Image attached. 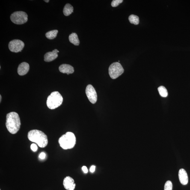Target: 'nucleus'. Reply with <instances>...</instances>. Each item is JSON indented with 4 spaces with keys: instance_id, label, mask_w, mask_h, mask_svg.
Masks as SVG:
<instances>
[{
    "instance_id": "1",
    "label": "nucleus",
    "mask_w": 190,
    "mask_h": 190,
    "mask_svg": "<svg viewBox=\"0 0 190 190\" xmlns=\"http://www.w3.org/2000/svg\"><path fill=\"white\" fill-rule=\"evenodd\" d=\"M21 126L20 118L17 113L13 112L7 114L6 126L11 134H16L20 129Z\"/></svg>"
},
{
    "instance_id": "2",
    "label": "nucleus",
    "mask_w": 190,
    "mask_h": 190,
    "mask_svg": "<svg viewBox=\"0 0 190 190\" xmlns=\"http://www.w3.org/2000/svg\"><path fill=\"white\" fill-rule=\"evenodd\" d=\"M28 139L32 142L35 143L39 147H46L48 144L47 136L41 131L33 130L29 132L28 135Z\"/></svg>"
},
{
    "instance_id": "3",
    "label": "nucleus",
    "mask_w": 190,
    "mask_h": 190,
    "mask_svg": "<svg viewBox=\"0 0 190 190\" xmlns=\"http://www.w3.org/2000/svg\"><path fill=\"white\" fill-rule=\"evenodd\" d=\"M58 142L60 147L64 150L71 149L76 144V137L73 133L67 132L60 137Z\"/></svg>"
},
{
    "instance_id": "4",
    "label": "nucleus",
    "mask_w": 190,
    "mask_h": 190,
    "mask_svg": "<svg viewBox=\"0 0 190 190\" xmlns=\"http://www.w3.org/2000/svg\"><path fill=\"white\" fill-rule=\"evenodd\" d=\"M63 98L62 96L58 91L52 92L48 96L47 105L50 109H55L62 104Z\"/></svg>"
},
{
    "instance_id": "5",
    "label": "nucleus",
    "mask_w": 190,
    "mask_h": 190,
    "mask_svg": "<svg viewBox=\"0 0 190 190\" xmlns=\"http://www.w3.org/2000/svg\"><path fill=\"white\" fill-rule=\"evenodd\" d=\"M28 17V15L25 12L16 11L11 15L10 19L12 22L16 25H22L27 22Z\"/></svg>"
},
{
    "instance_id": "6",
    "label": "nucleus",
    "mask_w": 190,
    "mask_h": 190,
    "mask_svg": "<svg viewBox=\"0 0 190 190\" xmlns=\"http://www.w3.org/2000/svg\"><path fill=\"white\" fill-rule=\"evenodd\" d=\"M110 76L113 79H116L124 72L123 67L119 62L113 63L110 66L108 69Z\"/></svg>"
},
{
    "instance_id": "7",
    "label": "nucleus",
    "mask_w": 190,
    "mask_h": 190,
    "mask_svg": "<svg viewBox=\"0 0 190 190\" xmlns=\"http://www.w3.org/2000/svg\"><path fill=\"white\" fill-rule=\"evenodd\" d=\"M25 45V43L22 41L16 39L10 42L9 44V48L11 52L17 53L21 52Z\"/></svg>"
},
{
    "instance_id": "8",
    "label": "nucleus",
    "mask_w": 190,
    "mask_h": 190,
    "mask_svg": "<svg viewBox=\"0 0 190 190\" xmlns=\"http://www.w3.org/2000/svg\"><path fill=\"white\" fill-rule=\"evenodd\" d=\"M86 93L87 98L92 104L96 103L97 100V95L96 90L92 86L89 84L86 89Z\"/></svg>"
},
{
    "instance_id": "9",
    "label": "nucleus",
    "mask_w": 190,
    "mask_h": 190,
    "mask_svg": "<svg viewBox=\"0 0 190 190\" xmlns=\"http://www.w3.org/2000/svg\"><path fill=\"white\" fill-rule=\"evenodd\" d=\"M63 185L67 190H74L76 186L74 179L69 176H66L63 179Z\"/></svg>"
},
{
    "instance_id": "10",
    "label": "nucleus",
    "mask_w": 190,
    "mask_h": 190,
    "mask_svg": "<svg viewBox=\"0 0 190 190\" xmlns=\"http://www.w3.org/2000/svg\"><path fill=\"white\" fill-rule=\"evenodd\" d=\"M59 52L57 49H54L52 52H47L44 55V60L46 62L53 61L58 56V53Z\"/></svg>"
},
{
    "instance_id": "11",
    "label": "nucleus",
    "mask_w": 190,
    "mask_h": 190,
    "mask_svg": "<svg viewBox=\"0 0 190 190\" xmlns=\"http://www.w3.org/2000/svg\"><path fill=\"white\" fill-rule=\"evenodd\" d=\"M29 68V65L28 63L26 62L21 63L18 68V73L20 76L25 75L28 73Z\"/></svg>"
},
{
    "instance_id": "12",
    "label": "nucleus",
    "mask_w": 190,
    "mask_h": 190,
    "mask_svg": "<svg viewBox=\"0 0 190 190\" xmlns=\"http://www.w3.org/2000/svg\"><path fill=\"white\" fill-rule=\"evenodd\" d=\"M179 181L182 185H185L187 184L188 181V176L184 169H181L179 170Z\"/></svg>"
},
{
    "instance_id": "13",
    "label": "nucleus",
    "mask_w": 190,
    "mask_h": 190,
    "mask_svg": "<svg viewBox=\"0 0 190 190\" xmlns=\"http://www.w3.org/2000/svg\"><path fill=\"white\" fill-rule=\"evenodd\" d=\"M59 70L60 72L63 73H66L67 74H72L74 72V68L73 67L70 65L66 64H61L59 67Z\"/></svg>"
},
{
    "instance_id": "14",
    "label": "nucleus",
    "mask_w": 190,
    "mask_h": 190,
    "mask_svg": "<svg viewBox=\"0 0 190 190\" xmlns=\"http://www.w3.org/2000/svg\"><path fill=\"white\" fill-rule=\"evenodd\" d=\"M69 41L75 46H79L80 41L77 35L75 33H73L69 37Z\"/></svg>"
},
{
    "instance_id": "15",
    "label": "nucleus",
    "mask_w": 190,
    "mask_h": 190,
    "mask_svg": "<svg viewBox=\"0 0 190 190\" xmlns=\"http://www.w3.org/2000/svg\"><path fill=\"white\" fill-rule=\"evenodd\" d=\"M74 8L73 6L69 4H66L65 5L63 10V14L65 16L70 15L73 12Z\"/></svg>"
},
{
    "instance_id": "16",
    "label": "nucleus",
    "mask_w": 190,
    "mask_h": 190,
    "mask_svg": "<svg viewBox=\"0 0 190 190\" xmlns=\"http://www.w3.org/2000/svg\"><path fill=\"white\" fill-rule=\"evenodd\" d=\"M58 33V30H52L47 33L46 34V37L49 40H52L56 37Z\"/></svg>"
},
{
    "instance_id": "17",
    "label": "nucleus",
    "mask_w": 190,
    "mask_h": 190,
    "mask_svg": "<svg viewBox=\"0 0 190 190\" xmlns=\"http://www.w3.org/2000/svg\"><path fill=\"white\" fill-rule=\"evenodd\" d=\"M129 19L131 23L135 25H138L139 23V18L138 16L134 15H131L129 17Z\"/></svg>"
},
{
    "instance_id": "18",
    "label": "nucleus",
    "mask_w": 190,
    "mask_h": 190,
    "mask_svg": "<svg viewBox=\"0 0 190 190\" xmlns=\"http://www.w3.org/2000/svg\"><path fill=\"white\" fill-rule=\"evenodd\" d=\"M158 91L159 94L162 97H166L168 95V91L166 88L163 86H161L158 88Z\"/></svg>"
},
{
    "instance_id": "19",
    "label": "nucleus",
    "mask_w": 190,
    "mask_h": 190,
    "mask_svg": "<svg viewBox=\"0 0 190 190\" xmlns=\"http://www.w3.org/2000/svg\"><path fill=\"white\" fill-rule=\"evenodd\" d=\"M172 183L170 181H167L165 184L164 190H172Z\"/></svg>"
},
{
    "instance_id": "20",
    "label": "nucleus",
    "mask_w": 190,
    "mask_h": 190,
    "mask_svg": "<svg viewBox=\"0 0 190 190\" xmlns=\"http://www.w3.org/2000/svg\"><path fill=\"white\" fill-rule=\"evenodd\" d=\"M123 0H114L111 3V6L113 7H116L118 6L123 2Z\"/></svg>"
},
{
    "instance_id": "21",
    "label": "nucleus",
    "mask_w": 190,
    "mask_h": 190,
    "mask_svg": "<svg viewBox=\"0 0 190 190\" xmlns=\"http://www.w3.org/2000/svg\"><path fill=\"white\" fill-rule=\"evenodd\" d=\"M31 147L32 150L33 151L36 152L37 151L38 149V147L37 145L36 144H32L31 145Z\"/></svg>"
},
{
    "instance_id": "22",
    "label": "nucleus",
    "mask_w": 190,
    "mask_h": 190,
    "mask_svg": "<svg viewBox=\"0 0 190 190\" xmlns=\"http://www.w3.org/2000/svg\"><path fill=\"white\" fill-rule=\"evenodd\" d=\"M46 154L45 153L42 152L40 154V155H39V157L41 159H45V157H46Z\"/></svg>"
},
{
    "instance_id": "23",
    "label": "nucleus",
    "mask_w": 190,
    "mask_h": 190,
    "mask_svg": "<svg viewBox=\"0 0 190 190\" xmlns=\"http://www.w3.org/2000/svg\"><path fill=\"white\" fill-rule=\"evenodd\" d=\"M82 169L84 173H85V174H86V173H88V169H87V167L85 166H83L82 167Z\"/></svg>"
},
{
    "instance_id": "24",
    "label": "nucleus",
    "mask_w": 190,
    "mask_h": 190,
    "mask_svg": "<svg viewBox=\"0 0 190 190\" xmlns=\"http://www.w3.org/2000/svg\"><path fill=\"white\" fill-rule=\"evenodd\" d=\"M95 170H96V166L95 165H92L90 167V172L92 173H94L95 171Z\"/></svg>"
},
{
    "instance_id": "25",
    "label": "nucleus",
    "mask_w": 190,
    "mask_h": 190,
    "mask_svg": "<svg viewBox=\"0 0 190 190\" xmlns=\"http://www.w3.org/2000/svg\"><path fill=\"white\" fill-rule=\"evenodd\" d=\"M44 1H45L46 2L48 3L49 2V0H48V1H45V0Z\"/></svg>"
},
{
    "instance_id": "26",
    "label": "nucleus",
    "mask_w": 190,
    "mask_h": 190,
    "mask_svg": "<svg viewBox=\"0 0 190 190\" xmlns=\"http://www.w3.org/2000/svg\"><path fill=\"white\" fill-rule=\"evenodd\" d=\"M1 95H0V101H1Z\"/></svg>"
}]
</instances>
